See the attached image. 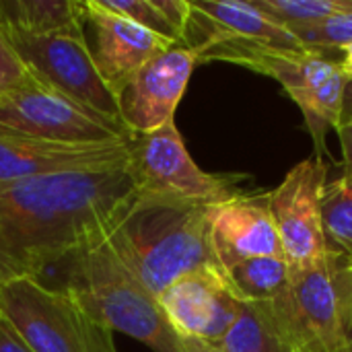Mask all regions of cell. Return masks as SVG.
I'll return each mask as SVG.
<instances>
[{"mask_svg": "<svg viewBox=\"0 0 352 352\" xmlns=\"http://www.w3.org/2000/svg\"><path fill=\"white\" fill-rule=\"evenodd\" d=\"M223 60L274 78L303 113L316 144V157L326 153L328 132L340 126L346 74L340 62L326 52L307 47H280L245 41L214 43L198 54V62Z\"/></svg>", "mask_w": 352, "mask_h": 352, "instance_id": "5b68a950", "label": "cell"}, {"mask_svg": "<svg viewBox=\"0 0 352 352\" xmlns=\"http://www.w3.org/2000/svg\"><path fill=\"white\" fill-rule=\"evenodd\" d=\"M326 182V165L320 157H309L299 161L268 192L283 256L291 266L316 262L330 250L322 221V192Z\"/></svg>", "mask_w": 352, "mask_h": 352, "instance_id": "30bf717a", "label": "cell"}, {"mask_svg": "<svg viewBox=\"0 0 352 352\" xmlns=\"http://www.w3.org/2000/svg\"><path fill=\"white\" fill-rule=\"evenodd\" d=\"M342 72L346 74V78H352V45L342 50V60H340Z\"/></svg>", "mask_w": 352, "mask_h": 352, "instance_id": "f1b7e54d", "label": "cell"}, {"mask_svg": "<svg viewBox=\"0 0 352 352\" xmlns=\"http://www.w3.org/2000/svg\"><path fill=\"white\" fill-rule=\"evenodd\" d=\"M208 225L214 256L225 270L252 258L283 256L268 194L237 192L210 204Z\"/></svg>", "mask_w": 352, "mask_h": 352, "instance_id": "5bb4252c", "label": "cell"}, {"mask_svg": "<svg viewBox=\"0 0 352 352\" xmlns=\"http://www.w3.org/2000/svg\"><path fill=\"white\" fill-rule=\"evenodd\" d=\"M128 142L60 144L19 136H0V186L62 175L126 167Z\"/></svg>", "mask_w": 352, "mask_h": 352, "instance_id": "4fadbf2b", "label": "cell"}, {"mask_svg": "<svg viewBox=\"0 0 352 352\" xmlns=\"http://www.w3.org/2000/svg\"><path fill=\"white\" fill-rule=\"evenodd\" d=\"M342 352H351V351H349V349H346V351H342Z\"/></svg>", "mask_w": 352, "mask_h": 352, "instance_id": "1f68e13d", "label": "cell"}, {"mask_svg": "<svg viewBox=\"0 0 352 352\" xmlns=\"http://www.w3.org/2000/svg\"><path fill=\"white\" fill-rule=\"evenodd\" d=\"M70 260L66 291L91 322L126 334L153 352H188L159 297L116 256L105 239L87 245Z\"/></svg>", "mask_w": 352, "mask_h": 352, "instance_id": "3957f363", "label": "cell"}, {"mask_svg": "<svg viewBox=\"0 0 352 352\" xmlns=\"http://www.w3.org/2000/svg\"><path fill=\"white\" fill-rule=\"evenodd\" d=\"M336 132H338V136H340L342 157H344V161H342V165H344L342 177L352 179V118L351 120H346V122H342V124L336 128Z\"/></svg>", "mask_w": 352, "mask_h": 352, "instance_id": "4316f807", "label": "cell"}, {"mask_svg": "<svg viewBox=\"0 0 352 352\" xmlns=\"http://www.w3.org/2000/svg\"><path fill=\"white\" fill-rule=\"evenodd\" d=\"M188 352H223L217 344H206V342H186Z\"/></svg>", "mask_w": 352, "mask_h": 352, "instance_id": "f546056e", "label": "cell"}, {"mask_svg": "<svg viewBox=\"0 0 352 352\" xmlns=\"http://www.w3.org/2000/svg\"><path fill=\"white\" fill-rule=\"evenodd\" d=\"M0 352H33L10 324L0 320Z\"/></svg>", "mask_w": 352, "mask_h": 352, "instance_id": "484cf974", "label": "cell"}, {"mask_svg": "<svg viewBox=\"0 0 352 352\" xmlns=\"http://www.w3.org/2000/svg\"><path fill=\"white\" fill-rule=\"evenodd\" d=\"M280 25L316 23L352 12V0H252Z\"/></svg>", "mask_w": 352, "mask_h": 352, "instance_id": "44dd1931", "label": "cell"}, {"mask_svg": "<svg viewBox=\"0 0 352 352\" xmlns=\"http://www.w3.org/2000/svg\"><path fill=\"white\" fill-rule=\"evenodd\" d=\"M351 118H352V78H349L346 89H344V105H342V120H340V124H342V122H346V120H351Z\"/></svg>", "mask_w": 352, "mask_h": 352, "instance_id": "83f0119b", "label": "cell"}, {"mask_svg": "<svg viewBox=\"0 0 352 352\" xmlns=\"http://www.w3.org/2000/svg\"><path fill=\"white\" fill-rule=\"evenodd\" d=\"M346 346L352 352V307H351V318H349V328H346Z\"/></svg>", "mask_w": 352, "mask_h": 352, "instance_id": "4dcf8cb0", "label": "cell"}, {"mask_svg": "<svg viewBox=\"0 0 352 352\" xmlns=\"http://www.w3.org/2000/svg\"><path fill=\"white\" fill-rule=\"evenodd\" d=\"M192 12L184 43L196 54L223 41H245L280 47H299L295 35L254 2L241 0H190ZM303 47V45H301Z\"/></svg>", "mask_w": 352, "mask_h": 352, "instance_id": "2e32d148", "label": "cell"}, {"mask_svg": "<svg viewBox=\"0 0 352 352\" xmlns=\"http://www.w3.org/2000/svg\"><path fill=\"white\" fill-rule=\"evenodd\" d=\"M0 136L105 144L128 142L134 134L122 120L103 116L29 74L23 85L0 97Z\"/></svg>", "mask_w": 352, "mask_h": 352, "instance_id": "8992f818", "label": "cell"}, {"mask_svg": "<svg viewBox=\"0 0 352 352\" xmlns=\"http://www.w3.org/2000/svg\"><path fill=\"white\" fill-rule=\"evenodd\" d=\"M85 16L97 35L93 52L95 66L118 101L134 74L148 60L177 45L130 19L105 10L97 0H85Z\"/></svg>", "mask_w": 352, "mask_h": 352, "instance_id": "9a60e30c", "label": "cell"}, {"mask_svg": "<svg viewBox=\"0 0 352 352\" xmlns=\"http://www.w3.org/2000/svg\"><path fill=\"white\" fill-rule=\"evenodd\" d=\"M159 303L184 342L219 344L243 311L225 268H206L175 280Z\"/></svg>", "mask_w": 352, "mask_h": 352, "instance_id": "8fae6325", "label": "cell"}, {"mask_svg": "<svg viewBox=\"0 0 352 352\" xmlns=\"http://www.w3.org/2000/svg\"><path fill=\"white\" fill-rule=\"evenodd\" d=\"M2 31V29H0ZM25 70L37 80L64 93L66 97L116 120L120 101L103 82L85 33L64 35H27L2 31Z\"/></svg>", "mask_w": 352, "mask_h": 352, "instance_id": "ba28073f", "label": "cell"}, {"mask_svg": "<svg viewBox=\"0 0 352 352\" xmlns=\"http://www.w3.org/2000/svg\"><path fill=\"white\" fill-rule=\"evenodd\" d=\"M85 0H0V29L27 35L82 33Z\"/></svg>", "mask_w": 352, "mask_h": 352, "instance_id": "e0dca14e", "label": "cell"}, {"mask_svg": "<svg viewBox=\"0 0 352 352\" xmlns=\"http://www.w3.org/2000/svg\"><path fill=\"white\" fill-rule=\"evenodd\" d=\"M217 346L223 352H295L272 330L262 314L248 303L235 326Z\"/></svg>", "mask_w": 352, "mask_h": 352, "instance_id": "ffe728a7", "label": "cell"}, {"mask_svg": "<svg viewBox=\"0 0 352 352\" xmlns=\"http://www.w3.org/2000/svg\"><path fill=\"white\" fill-rule=\"evenodd\" d=\"M198 54L171 45L148 60L120 95V118L132 134H148L175 122V109L188 89Z\"/></svg>", "mask_w": 352, "mask_h": 352, "instance_id": "7c38bea8", "label": "cell"}, {"mask_svg": "<svg viewBox=\"0 0 352 352\" xmlns=\"http://www.w3.org/2000/svg\"><path fill=\"white\" fill-rule=\"evenodd\" d=\"M0 320L33 352H91L89 320L66 289L23 278L0 287Z\"/></svg>", "mask_w": 352, "mask_h": 352, "instance_id": "9c48e42d", "label": "cell"}, {"mask_svg": "<svg viewBox=\"0 0 352 352\" xmlns=\"http://www.w3.org/2000/svg\"><path fill=\"white\" fill-rule=\"evenodd\" d=\"M105 241L157 297L192 272L223 268L210 241L208 204L136 194Z\"/></svg>", "mask_w": 352, "mask_h": 352, "instance_id": "7a4b0ae2", "label": "cell"}, {"mask_svg": "<svg viewBox=\"0 0 352 352\" xmlns=\"http://www.w3.org/2000/svg\"><path fill=\"white\" fill-rule=\"evenodd\" d=\"M254 307L295 352L346 351L352 256L330 248L316 262L291 266L285 291Z\"/></svg>", "mask_w": 352, "mask_h": 352, "instance_id": "277c9868", "label": "cell"}, {"mask_svg": "<svg viewBox=\"0 0 352 352\" xmlns=\"http://www.w3.org/2000/svg\"><path fill=\"white\" fill-rule=\"evenodd\" d=\"M134 198L126 167L0 186V287L107 239Z\"/></svg>", "mask_w": 352, "mask_h": 352, "instance_id": "6da1fadb", "label": "cell"}, {"mask_svg": "<svg viewBox=\"0 0 352 352\" xmlns=\"http://www.w3.org/2000/svg\"><path fill=\"white\" fill-rule=\"evenodd\" d=\"M287 29L295 35V39L316 52H332V50H344L352 45V12L316 21V23H299V25H287Z\"/></svg>", "mask_w": 352, "mask_h": 352, "instance_id": "7402d4cb", "label": "cell"}, {"mask_svg": "<svg viewBox=\"0 0 352 352\" xmlns=\"http://www.w3.org/2000/svg\"><path fill=\"white\" fill-rule=\"evenodd\" d=\"M126 171L138 196L171 198L198 204H217L241 192L235 175L200 169L184 144L175 122L128 140Z\"/></svg>", "mask_w": 352, "mask_h": 352, "instance_id": "52a82bcc", "label": "cell"}, {"mask_svg": "<svg viewBox=\"0 0 352 352\" xmlns=\"http://www.w3.org/2000/svg\"><path fill=\"white\" fill-rule=\"evenodd\" d=\"M97 2L109 12L130 19V21L138 23L140 27H144L173 43H182L179 33L169 25V21L161 14V10L155 6L153 0H97Z\"/></svg>", "mask_w": 352, "mask_h": 352, "instance_id": "603a6c76", "label": "cell"}, {"mask_svg": "<svg viewBox=\"0 0 352 352\" xmlns=\"http://www.w3.org/2000/svg\"><path fill=\"white\" fill-rule=\"evenodd\" d=\"M89 349L91 352H118L113 344V332L89 320Z\"/></svg>", "mask_w": 352, "mask_h": 352, "instance_id": "d4e9b609", "label": "cell"}, {"mask_svg": "<svg viewBox=\"0 0 352 352\" xmlns=\"http://www.w3.org/2000/svg\"><path fill=\"white\" fill-rule=\"evenodd\" d=\"M322 221L330 248L352 256V179L326 182L322 192Z\"/></svg>", "mask_w": 352, "mask_h": 352, "instance_id": "d6986e66", "label": "cell"}, {"mask_svg": "<svg viewBox=\"0 0 352 352\" xmlns=\"http://www.w3.org/2000/svg\"><path fill=\"white\" fill-rule=\"evenodd\" d=\"M29 78V72L25 70L23 62L12 52L8 39L0 31V97L8 91L16 89Z\"/></svg>", "mask_w": 352, "mask_h": 352, "instance_id": "cb8c5ba5", "label": "cell"}, {"mask_svg": "<svg viewBox=\"0 0 352 352\" xmlns=\"http://www.w3.org/2000/svg\"><path fill=\"white\" fill-rule=\"evenodd\" d=\"M229 280L248 305H262L276 299L291 278V264L283 256L252 258L227 270Z\"/></svg>", "mask_w": 352, "mask_h": 352, "instance_id": "ac0fdd59", "label": "cell"}]
</instances>
